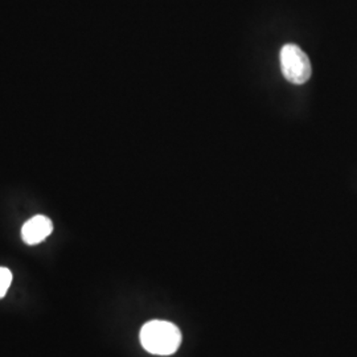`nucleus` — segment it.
<instances>
[{
    "instance_id": "4",
    "label": "nucleus",
    "mask_w": 357,
    "mask_h": 357,
    "mask_svg": "<svg viewBox=\"0 0 357 357\" xmlns=\"http://www.w3.org/2000/svg\"><path fill=\"white\" fill-rule=\"evenodd\" d=\"M13 282V273L10 268H0V299L6 296Z\"/></svg>"
},
{
    "instance_id": "2",
    "label": "nucleus",
    "mask_w": 357,
    "mask_h": 357,
    "mask_svg": "<svg viewBox=\"0 0 357 357\" xmlns=\"http://www.w3.org/2000/svg\"><path fill=\"white\" fill-rule=\"evenodd\" d=\"M283 77L295 85H303L311 78V63L305 52L295 44H286L281 50Z\"/></svg>"
},
{
    "instance_id": "3",
    "label": "nucleus",
    "mask_w": 357,
    "mask_h": 357,
    "mask_svg": "<svg viewBox=\"0 0 357 357\" xmlns=\"http://www.w3.org/2000/svg\"><path fill=\"white\" fill-rule=\"evenodd\" d=\"M53 231L51 218L43 215L32 217L22 228V238L26 245H38L43 243Z\"/></svg>"
},
{
    "instance_id": "1",
    "label": "nucleus",
    "mask_w": 357,
    "mask_h": 357,
    "mask_svg": "<svg viewBox=\"0 0 357 357\" xmlns=\"http://www.w3.org/2000/svg\"><path fill=\"white\" fill-rule=\"evenodd\" d=\"M142 347L158 356H168L178 351L181 344V332L174 323L151 320L141 330Z\"/></svg>"
}]
</instances>
